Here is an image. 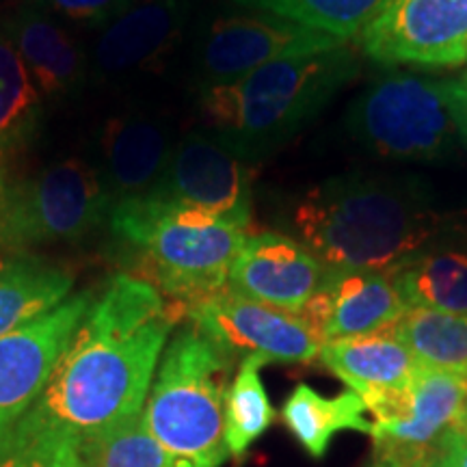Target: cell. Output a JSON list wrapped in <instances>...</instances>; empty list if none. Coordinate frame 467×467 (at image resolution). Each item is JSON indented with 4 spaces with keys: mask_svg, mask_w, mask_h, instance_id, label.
Segmentation results:
<instances>
[{
    "mask_svg": "<svg viewBox=\"0 0 467 467\" xmlns=\"http://www.w3.org/2000/svg\"><path fill=\"white\" fill-rule=\"evenodd\" d=\"M182 312L154 285L119 273L52 368L42 394L0 435V459L42 441L83 446L143 411Z\"/></svg>",
    "mask_w": 467,
    "mask_h": 467,
    "instance_id": "6da1fadb",
    "label": "cell"
},
{
    "mask_svg": "<svg viewBox=\"0 0 467 467\" xmlns=\"http://www.w3.org/2000/svg\"><path fill=\"white\" fill-rule=\"evenodd\" d=\"M440 214L413 184L342 175L309 189L292 223L329 268L394 273L433 241Z\"/></svg>",
    "mask_w": 467,
    "mask_h": 467,
    "instance_id": "7a4b0ae2",
    "label": "cell"
},
{
    "mask_svg": "<svg viewBox=\"0 0 467 467\" xmlns=\"http://www.w3.org/2000/svg\"><path fill=\"white\" fill-rule=\"evenodd\" d=\"M358 74V61L342 48L262 66L202 93V110L217 141L258 159L288 141L317 117Z\"/></svg>",
    "mask_w": 467,
    "mask_h": 467,
    "instance_id": "3957f363",
    "label": "cell"
},
{
    "mask_svg": "<svg viewBox=\"0 0 467 467\" xmlns=\"http://www.w3.org/2000/svg\"><path fill=\"white\" fill-rule=\"evenodd\" d=\"M109 225L132 249L139 279L171 301L182 318L192 303L227 288L230 268L249 236V225L148 197L110 208Z\"/></svg>",
    "mask_w": 467,
    "mask_h": 467,
    "instance_id": "277c9868",
    "label": "cell"
},
{
    "mask_svg": "<svg viewBox=\"0 0 467 467\" xmlns=\"http://www.w3.org/2000/svg\"><path fill=\"white\" fill-rule=\"evenodd\" d=\"M232 364V355L191 323L167 342L143 422L173 467H221L227 459L223 405Z\"/></svg>",
    "mask_w": 467,
    "mask_h": 467,
    "instance_id": "5b68a950",
    "label": "cell"
},
{
    "mask_svg": "<svg viewBox=\"0 0 467 467\" xmlns=\"http://www.w3.org/2000/svg\"><path fill=\"white\" fill-rule=\"evenodd\" d=\"M463 80H429L392 74L368 87L350 110V132L385 159L431 161L448 154L461 137Z\"/></svg>",
    "mask_w": 467,
    "mask_h": 467,
    "instance_id": "8992f818",
    "label": "cell"
},
{
    "mask_svg": "<svg viewBox=\"0 0 467 467\" xmlns=\"http://www.w3.org/2000/svg\"><path fill=\"white\" fill-rule=\"evenodd\" d=\"M110 202L89 162L67 159L0 184V255L83 241L109 221Z\"/></svg>",
    "mask_w": 467,
    "mask_h": 467,
    "instance_id": "52a82bcc",
    "label": "cell"
},
{
    "mask_svg": "<svg viewBox=\"0 0 467 467\" xmlns=\"http://www.w3.org/2000/svg\"><path fill=\"white\" fill-rule=\"evenodd\" d=\"M467 437V375L418 366L402 418L372 422L375 459L435 467L452 437Z\"/></svg>",
    "mask_w": 467,
    "mask_h": 467,
    "instance_id": "ba28073f",
    "label": "cell"
},
{
    "mask_svg": "<svg viewBox=\"0 0 467 467\" xmlns=\"http://www.w3.org/2000/svg\"><path fill=\"white\" fill-rule=\"evenodd\" d=\"M195 325L227 355H258L277 364H309L320 355L323 340L299 314L265 306L223 288L184 309Z\"/></svg>",
    "mask_w": 467,
    "mask_h": 467,
    "instance_id": "9c48e42d",
    "label": "cell"
},
{
    "mask_svg": "<svg viewBox=\"0 0 467 467\" xmlns=\"http://www.w3.org/2000/svg\"><path fill=\"white\" fill-rule=\"evenodd\" d=\"M359 42L383 66L457 67L467 61V0H385Z\"/></svg>",
    "mask_w": 467,
    "mask_h": 467,
    "instance_id": "30bf717a",
    "label": "cell"
},
{
    "mask_svg": "<svg viewBox=\"0 0 467 467\" xmlns=\"http://www.w3.org/2000/svg\"><path fill=\"white\" fill-rule=\"evenodd\" d=\"M143 197L249 225L251 169L217 139L189 134L175 145L165 173Z\"/></svg>",
    "mask_w": 467,
    "mask_h": 467,
    "instance_id": "8fae6325",
    "label": "cell"
},
{
    "mask_svg": "<svg viewBox=\"0 0 467 467\" xmlns=\"http://www.w3.org/2000/svg\"><path fill=\"white\" fill-rule=\"evenodd\" d=\"M342 46V39L275 16H230L208 28L200 69L206 87L223 85L268 63L323 55Z\"/></svg>",
    "mask_w": 467,
    "mask_h": 467,
    "instance_id": "7c38bea8",
    "label": "cell"
},
{
    "mask_svg": "<svg viewBox=\"0 0 467 467\" xmlns=\"http://www.w3.org/2000/svg\"><path fill=\"white\" fill-rule=\"evenodd\" d=\"M93 301V292H78L42 318L0 337V435L42 394L52 368Z\"/></svg>",
    "mask_w": 467,
    "mask_h": 467,
    "instance_id": "4fadbf2b",
    "label": "cell"
},
{
    "mask_svg": "<svg viewBox=\"0 0 467 467\" xmlns=\"http://www.w3.org/2000/svg\"><path fill=\"white\" fill-rule=\"evenodd\" d=\"M329 266L301 241L277 232L249 234L230 268L227 288L265 306L299 314L323 285Z\"/></svg>",
    "mask_w": 467,
    "mask_h": 467,
    "instance_id": "5bb4252c",
    "label": "cell"
},
{
    "mask_svg": "<svg viewBox=\"0 0 467 467\" xmlns=\"http://www.w3.org/2000/svg\"><path fill=\"white\" fill-rule=\"evenodd\" d=\"M407 309L394 273L329 268L323 285L303 306L299 317L325 344L388 329Z\"/></svg>",
    "mask_w": 467,
    "mask_h": 467,
    "instance_id": "9a60e30c",
    "label": "cell"
},
{
    "mask_svg": "<svg viewBox=\"0 0 467 467\" xmlns=\"http://www.w3.org/2000/svg\"><path fill=\"white\" fill-rule=\"evenodd\" d=\"M98 154L100 162L93 169L113 208L154 189L169 165L173 145L161 119L134 113L104 124Z\"/></svg>",
    "mask_w": 467,
    "mask_h": 467,
    "instance_id": "2e32d148",
    "label": "cell"
},
{
    "mask_svg": "<svg viewBox=\"0 0 467 467\" xmlns=\"http://www.w3.org/2000/svg\"><path fill=\"white\" fill-rule=\"evenodd\" d=\"M186 20L184 0H139L107 25L91 52L98 80H117L159 63Z\"/></svg>",
    "mask_w": 467,
    "mask_h": 467,
    "instance_id": "e0dca14e",
    "label": "cell"
},
{
    "mask_svg": "<svg viewBox=\"0 0 467 467\" xmlns=\"http://www.w3.org/2000/svg\"><path fill=\"white\" fill-rule=\"evenodd\" d=\"M318 358L364 400L368 411L409 389L420 366L411 350L388 329L325 342Z\"/></svg>",
    "mask_w": 467,
    "mask_h": 467,
    "instance_id": "ac0fdd59",
    "label": "cell"
},
{
    "mask_svg": "<svg viewBox=\"0 0 467 467\" xmlns=\"http://www.w3.org/2000/svg\"><path fill=\"white\" fill-rule=\"evenodd\" d=\"M46 100L74 96L87 80L85 52L57 17L44 9L22 7L3 25Z\"/></svg>",
    "mask_w": 467,
    "mask_h": 467,
    "instance_id": "d6986e66",
    "label": "cell"
},
{
    "mask_svg": "<svg viewBox=\"0 0 467 467\" xmlns=\"http://www.w3.org/2000/svg\"><path fill=\"white\" fill-rule=\"evenodd\" d=\"M74 275L39 255L0 258V337L42 318L69 299Z\"/></svg>",
    "mask_w": 467,
    "mask_h": 467,
    "instance_id": "ffe728a7",
    "label": "cell"
},
{
    "mask_svg": "<svg viewBox=\"0 0 467 467\" xmlns=\"http://www.w3.org/2000/svg\"><path fill=\"white\" fill-rule=\"evenodd\" d=\"M364 400L353 389L327 399L309 385L299 383L284 402L282 418L309 457L323 459L331 440L342 431L372 433V422L364 418Z\"/></svg>",
    "mask_w": 467,
    "mask_h": 467,
    "instance_id": "44dd1931",
    "label": "cell"
},
{
    "mask_svg": "<svg viewBox=\"0 0 467 467\" xmlns=\"http://www.w3.org/2000/svg\"><path fill=\"white\" fill-rule=\"evenodd\" d=\"M42 119V93L7 31L0 26V169L37 139Z\"/></svg>",
    "mask_w": 467,
    "mask_h": 467,
    "instance_id": "7402d4cb",
    "label": "cell"
},
{
    "mask_svg": "<svg viewBox=\"0 0 467 467\" xmlns=\"http://www.w3.org/2000/svg\"><path fill=\"white\" fill-rule=\"evenodd\" d=\"M388 331L411 350L420 366L467 375V314L409 307Z\"/></svg>",
    "mask_w": 467,
    "mask_h": 467,
    "instance_id": "603a6c76",
    "label": "cell"
},
{
    "mask_svg": "<svg viewBox=\"0 0 467 467\" xmlns=\"http://www.w3.org/2000/svg\"><path fill=\"white\" fill-rule=\"evenodd\" d=\"M407 307L467 314V254L448 249L416 255L394 271Z\"/></svg>",
    "mask_w": 467,
    "mask_h": 467,
    "instance_id": "cb8c5ba5",
    "label": "cell"
},
{
    "mask_svg": "<svg viewBox=\"0 0 467 467\" xmlns=\"http://www.w3.org/2000/svg\"><path fill=\"white\" fill-rule=\"evenodd\" d=\"M268 361L258 355H247L238 366L236 377L227 385L225 392V448L227 454L241 461L251 443L258 441L262 435L275 422V409L268 400L266 388L262 383L260 370Z\"/></svg>",
    "mask_w": 467,
    "mask_h": 467,
    "instance_id": "d4e9b609",
    "label": "cell"
},
{
    "mask_svg": "<svg viewBox=\"0 0 467 467\" xmlns=\"http://www.w3.org/2000/svg\"><path fill=\"white\" fill-rule=\"evenodd\" d=\"M243 7L265 11L331 37H359L375 20L385 0H236Z\"/></svg>",
    "mask_w": 467,
    "mask_h": 467,
    "instance_id": "484cf974",
    "label": "cell"
},
{
    "mask_svg": "<svg viewBox=\"0 0 467 467\" xmlns=\"http://www.w3.org/2000/svg\"><path fill=\"white\" fill-rule=\"evenodd\" d=\"M85 467H173L150 435L143 411L80 446Z\"/></svg>",
    "mask_w": 467,
    "mask_h": 467,
    "instance_id": "4316f807",
    "label": "cell"
},
{
    "mask_svg": "<svg viewBox=\"0 0 467 467\" xmlns=\"http://www.w3.org/2000/svg\"><path fill=\"white\" fill-rule=\"evenodd\" d=\"M132 3L134 0H37V7L57 20L85 26H102L110 25Z\"/></svg>",
    "mask_w": 467,
    "mask_h": 467,
    "instance_id": "83f0119b",
    "label": "cell"
},
{
    "mask_svg": "<svg viewBox=\"0 0 467 467\" xmlns=\"http://www.w3.org/2000/svg\"><path fill=\"white\" fill-rule=\"evenodd\" d=\"M0 467H85V461L78 443L55 440L11 452L0 459Z\"/></svg>",
    "mask_w": 467,
    "mask_h": 467,
    "instance_id": "f1b7e54d",
    "label": "cell"
},
{
    "mask_svg": "<svg viewBox=\"0 0 467 467\" xmlns=\"http://www.w3.org/2000/svg\"><path fill=\"white\" fill-rule=\"evenodd\" d=\"M435 467H467V437H452Z\"/></svg>",
    "mask_w": 467,
    "mask_h": 467,
    "instance_id": "f546056e",
    "label": "cell"
},
{
    "mask_svg": "<svg viewBox=\"0 0 467 467\" xmlns=\"http://www.w3.org/2000/svg\"><path fill=\"white\" fill-rule=\"evenodd\" d=\"M461 137L467 143V85L463 83V91H461Z\"/></svg>",
    "mask_w": 467,
    "mask_h": 467,
    "instance_id": "4dcf8cb0",
    "label": "cell"
},
{
    "mask_svg": "<svg viewBox=\"0 0 467 467\" xmlns=\"http://www.w3.org/2000/svg\"><path fill=\"white\" fill-rule=\"evenodd\" d=\"M372 467H396V465L385 463V461H377V459H375V465H372Z\"/></svg>",
    "mask_w": 467,
    "mask_h": 467,
    "instance_id": "1f68e13d",
    "label": "cell"
},
{
    "mask_svg": "<svg viewBox=\"0 0 467 467\" xmlns=\"http://www.w3.org/2000/svg\"><path fill=\"white\" fill-rule=\"evenodd\" d=\"M463 83H465V85H467V76H465V80H463Z\"/></svg>",
    "mask_w": 467,
    "mask_h": 467,
    "instance_id": "d6a6232c",
    "label": "cell"
}]
</instances>
